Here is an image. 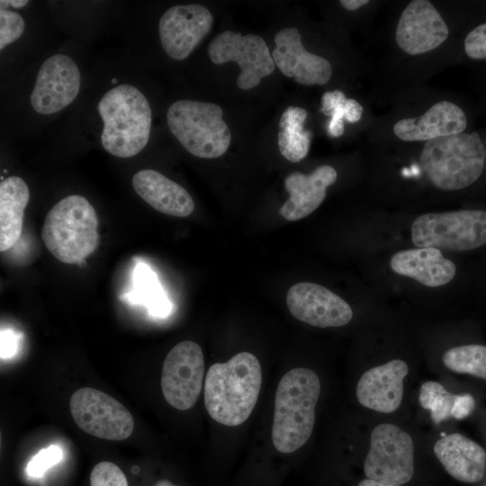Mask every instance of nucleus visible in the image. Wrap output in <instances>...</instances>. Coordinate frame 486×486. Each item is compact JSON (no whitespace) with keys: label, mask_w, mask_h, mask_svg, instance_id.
<instances>
[{"label":"nucleus","mask_w":486,"mask_h":486,"mask_svg":"<svg viewBox=\"0 0 486 486\" xmlns=\"http://www.w3.org/2000/svg\"><path fill=\"white\" fill-rule=\"evenodd\" d=\"M262 384L258 359L240 352L226 363H216L207 371L204 404L208 414L225 426H238L250 416Z\"/></svg>","instance_id":"1"},{"label":"nucleus","mask_w":486,"mask_h":486,"mask_svg":"<svg viewBox=\"0 0 486 486\" xmlns=\"http://www.w3.org/2000/svg\"><path fill=\"white\" fill-rule=\"evenodd\" d=\"M320 390L319 376L308 368H293L281 378L272 427V441L277 451L292 453L309 440Z\"/></svg>","instance_id":"2"},{"label":"nucleus","mask_w":486,"mask_h":486,"mask_svg":"<svg viewBox=\"0 0 486 486\" xmlns=\"http://www.w3.org/2000/svg\"><path fill=\"white\" fill-rule=\"evenodd\" d=\"M98 112L104 122L101 142L118 158H130L147 145L152 112L145 95L137 87L118 85L100 99Z\"/></svg>","instance_id":"3"},{"label":"nucleus","mask_w":486,"mask_h":486,"mask_svg":"<svg viewBox=\"0 0 486 486\" xmlns=\"http://www.w3.org/2000/svg\"><path fill=\"white\" fill-rule=\"evenodd\" d=\"M41 238L52 256L65 264H80L97 248L98 218L86 198L74 194L47 213Z\"/></svg>","instance_id":"4"},{"label":"nucleus","mask_w":486,"mask_h":486,"mask_svg":"<svg viewBox=\"0 0 486 486\" xmlns=\"http://www.w3.org/2000/svg\"><path fill=\"white\" fill-rule=\"evenodd\" d=\"M485 158L486 148L480 135L462 132L426 141L419 163L433 185L455 191L481 176Z\"/></svg>","instance_id":"5"},{"label":"nucleus","mask_w":486,"mask_h":486,"mask_svg":"<svg viewBox=\"0 0 486 486\" xmlns=\"http://www.w3.org/2000/svg\"><path fill=\"white\" fill-rule=\"evenodd\" d=\"M218 104L192 100L173 103L166 112L171 133L192 155L215 158L229 148L231 134Z\"/></svg>","instance_id":"6"},{"label":"nucleus","mask_w":486,"mask_h":486,"mask_svg":"<svg viewBox=\"0 0 486 486\" xmlns=\"http://www.w3.org/2000/svg\"><path fill=\"white\" fill-rule=\"evenodd\" d=\"M411 238L417 248H478L486 244V212L460 210L420 215L412 223Z\"/></svg>","instance_id":"7"},{"label":"nucleus","mask_w":486,"mask_h":486,"mask_svg":"<svg viewBox=\"0 0 486 486\" xmlns=\"http://www.w3.org/2000/svg\"><path fill=\"white\" fill-rule=\"evenodd\" d=\"M366 478L400 485L414 473V444L411 436L398 426L377 425L372 431L370 448L364 463Z\"/></svg>","instance_id":"8"},{"label":"nucleus","mask_w":486,"mask_h":486,"mask_svg":"<svg viewBox=\"0 0 486 486\" xmlns=\"http://www.w3.org/2000/svg\"><path fill=\"white\" fill-rule=\"evenodd\" d=\"M69 409L77 427L99 438L124 440L134 428L130 412L112 396L94 388L76 391L70 398Z\"/></svg>","instance_id":"9"},{"label":"nucleus","mask_w":486,"mask_h":486,"mask_svg":"<svg viewBox=\"0 0 486 486\" xmlns=\"http://www.w3.org/2000/svg\"><path fill=\"white\" fill-rule=\"evenodd\" d=\"M208 55L216 65L236 62L241 71L237 85L243 90L256 87L263 77L271 75L275 68L265 40L256 34L222 32L209 43Z\"/></svg>","instance_id":"10"},{"label":"nucleus","mask_w":486,"mask_h":486,"mask_svg":"<svg viewBox=\"0 0 486 486\" xmlns=\"http://www.w3.org/2000/svg\"><path fill=\"white\" fill-rule=\"evenodd\" d=\"M204 375V357L201 346L185 340L166 355L161 373V390L166 402L185 410L197 401Z\"/></svg>","instance_id":"11"},{"label":"nucleus","mask_w":486,"mask_h":486,"mask_svg":"<svg viewBox=\"0 0 486 486\" xmlns=\"http://www.w3.org/2000/svg\"><path fill=\"white\" fill-rule=\"evenodd\" d=\"M212 23V14L202 4L172 6L159 20L158 32L163 50L173 59L186 58L210 32Z\"/></svg>","instance_id":"12"},{"label":"nucleus","mask_w":486,"mask_h":486,"mask_svg":"<svg viewBox=\"0 0 486 486\" xmlns=\"http://www.w3.org/2000/svg\"><path fill=\"white\" fill-rule=\"evenodd\" d=\"M80 85V71L70 57L50 56L39 69L30 97L31 104L41 114L57 112L75 100Z\"/></svg>","instance_id":"13"},{"label":"nucleus","mask_w":486,"mask_h":486,"mask_svg":"<svg viewBox=\"0 0 486 486\" xmlns=\"http://www.w3.org/2000/svg\"><path fill=\"white\" fill-rule=\"evenodd\" d=\"M286 304L297 320L318 328L342 327L353 318L350 305L328 288L302 282L290 287Z\"/></svg>","instance_id":"14"},{"label":"nucleus","mask_w":486,"mask_h":486,"mask_svg":"<svg viewBox=\"0 0 486 486\" xmlns=\"http://www.w3.org/2000/svg\"><path fill=\"white\" fill-rule=\"evenodd\" d=\"M448 34L446 22L430 1L413 0L400 14L395 40L400 50L415 56L436 49Z\"/></svg>","instance_id":"15"},{"label":"nucleus","mask_w":486,"mask_h":486,"mask_svg":"<svg viewBox=\"0 0 486 486\" xmlns=\"http://www.w3.org/2000/svg\"><path fill=\"white\" fill-rule=\"evenodd\" d=\"M272 58L287 77L302 85H325L332 76V67L325 58L307 51L297 28H284L274 36Z\"/></svg>","instance_id":"16"},{"label":"nucleus","mask_w":486,"mask_h":486,"mask_svg":"<svg viewBox=\"0 0 486 486\" xmlns=\"http://www.w3.org/2000/svg\"><path fill=\"white\" fill-rule=\"evenodd\" d=\"M408 373V364L400 359L367 370L356 385L359 403L382 413L395 411L402 400L403 381Z\"/></svg>","instance_id":"17"},{"label":"nucleus","mask_w":486,"mask_h":486,"mask_svg":"<svg viewBox=\"0 0 486 486\" xmlns=\"http://www.w3.org/2000/svg\"><path fill=\"white\" fill-rule=\"evenodd\" d=\"M338 178L337 171L329 165L318 166L310 174L292 172L284 179L289 199L279 210L287 220H298L312 213L324 201L327 188Z\"/></svg>","instance_id":"18"},{"label":"nucleus","mask_w":486,"mask_h":486,"mask_svg":"<svg viewBox=\"0 0 486 486\" xmlns=\"http://www.w3.org/2000/svg\"><path fill=\"white\" fill-rule=\"evenodd\" d=\"M466 126V115L457 104L440 101L421 116L398 121L393 132L403 141H428L462 133Z\"/></svg>","instance_id":"19"},{"label":"nucleus","mask_w":486,"mask_h":486,"mask_svg":"<svg viewBox=\"0 0 486 486\" xmlns=\"http://www.w3.org/2000/svg\"><path fill=\"white\" fill-rule=\"evenodd\" d=\"M434 453L445 470L462 482H480L486 471V451L472 439L459 433L437 440Z\"/></svg>","instance_id":"20"},{"label":"nucleus","mask_w":486,"mask_h":486,"mask_svg":"<svg viewBox=\"0 0 486 486\" xmlns=\"http://www.w3.org/2000/svg\"><path fill=\"white\" fill-rule=\"evenodd\" d=\"M132 185L148 204L161 213L184 218L194 210L189 193L158 171H138L132 177Z\"/></svg>","instance_id":"21"},{"label":"nucleus","mask_w":486,"mask_h":486,"mask_svg":"<svg viewBox=\"0 0 486 486\" xmlns=\"http://www.w3.org/2000/svg\"><path fill=\"white\" fill-rule=\"evenodd\" d=\"M392 270L410 277L423 285L438 287L451 282L456 266L446 258L441 250L434 248H418L398 251L390 261Z\"/></svg>","instance_id":"22"},{"label":"nucleus","mask_w":486,"mask_h":486,"mask_svg":"<svg viewBox=\"0 0 486 486\" xmlns=\"http://www.w3.org/2000/svg\"><path fill=\"white\" fill-rule=\"evenodd\" d=\"M30 190L19 176H10L0 184V250L10 249L19 239Z\"/></svg>","instance_id":"23"},{"label":"nucleus","mask_w":486,"mask_h":486,"mask_svg":"<svg viewBox=\"0 0 486 486\" xmlns=\"http://www.w3.org/2000/svg\"><path fill=\"white\" fill-rule=\"evenodd\" d=\"M307 115L305 109L291 105L284 110L279 122V151L293 163L300 162L309 152L312 134L303 127Z\"/></svg>","instance_id":"24"},{"label":"nucleus","mask_w":486,"mask_h":486,"mask_svg":"<svg viewBox=\"0 0 486 486\" xmlns=\"http://www.w3.org/2000/svg\"><path fill=\"white\" fill-rule=\"evenodd\" d=\"M445 366L453 372L486 380V346L464 345L446 350L442 357Z\"/></svg>","instance_id":"25"},{"label":"nucleus","mask_w":486,"mask_h":486,"mask_svg":"<svg viewBox=\"0 0 486 486\" xmlns=\"http://www.w3.org/2000/svg\"><path fill=\"white\" fill-rule=\"evenodd\" d=\"M455 396L447 392L441 383L428 381L420 387L418 401L422 408L430 411L432 421L438 424L453 418L452 410Z\"/></svg>","instance_id":"26"},{"label":"nucleus","mask_w":486,"mask_h":486,"mask_svg":"<svg viewBox=\"0 0 486 486\" xmlns=\"http://www.w3.org/2000/svg\"><path fill=\"white\" fill-rule=\"evenodd\" d=\"M347 100L340 90L326 92L321 96L320 111L330 117L328 123V133L330 137L338 138L343 135L347 112Z\"/></svg>","instance_id":"27"},{"label":"nucleus","mask_w":486,"mask_h":486,"mask_svg":"<svg viewBox=\"0 0 486 486\" xmlns=\"http://www.w3.org/2000/svg\"><path fill=\"white\" fill-rule=\"evenodd\" d=\"M25 23L18 13L8 9L0 10V50L18 40L23 33Z\"/></svg>","instance_id":"28"},{"label":"nucleus","mask_w":486,"mask_h":486,"mask_svg":"<svg viewBox=\"0 0 486 486\" xmlns=\"http://www.w3.org/2000/svg\"><path fill=\"white\" fill-rule=\"evenodd\" d=\"M91 486H128L122 471L113 463L104 461L98 463L90 474Z\"/></svg>","instance_id":"29"},{"label":"nucleus","mask_w":486,"mask_h":486,"mask_svg":"<svg viewBox=\"0 0 486 486\" xmlns=\"http://www.w3.org/2000/svg\"><path fill=\"white\" fill-rule=\"evenodd\" d=\"M62 449L57 445L39 451L28 463L26 472L28 475L35 478L41 477L49 469L62 459Z\"/></svg>","instance_id":"30"},{"label":"nucleus","mask_w":486,"mask_h":486,"mask_svg":"<svg viewBox=\"0 0 486 486\" xmlns=\"http://www.w3.org/2000/svg\"><path fill=\"white\" fill-rule=\"evenodd\" d=\"M465 54L472 59H486V22L471 31L464 40Z\"/></svg>","instance_id":"31"},{"label":"nucleus","mask_w":486,"mask_h":486,"mask_svg":"<svg viewBox=\"0 0 486 486\" xmlns=\"http://www.w3.org/2000/svg\"><path fill=\"white\" fill-rule=\"evenodd\" d=\"M475 407V400L471 394L456 395L452 410V416L456 419L468 417Z\"/></svg>","instance_id":"32"},{"label":"nucleus","mask_w":486,"mask_h":486,"mask_svg":"<svg viewBox=\"0 0 486 486\" xmlns=\"http://www.w3.org/2000/svg\"><path fill=\"white\" fill-rule=\"evenodd\" d=\"M17 338L11 330L1 331V358H8L16 353Z\"/></svg>","instance_id":"33"},{"label":"nucleus","mask_w":486,"mask_h":486,"mask_svg":"<svg viewBox=\"0 0 486 486\" xmlns=\"http://www.w3.org/2000/svg\"><path fill=\"white\" fill-rule=\"evenodd\" d=\"M340 4L348 11H355L369 3L368 0H341Z\"/></svg>","instance_id":"34"},{"label":"nucleus","mask_w":486,"mask_h":486,"mask_svg":"<svg viewBox=\"0 0 486 486\" xmlns=\"http://www.w3.org/2000/svg\"><path fill=\"white\" fill-rule=\"evenodd\" d=\"M358 486H400V485L387 484V483L380 482L366 478V479L362 480L358 483Z\"/></svg>","instance_id":"35"},{"label":"nucleus","mask_w":486,"mask_h":486,"mask_svg":"<svg viewBox=\"0 0 486 486\" xmlns=\"http://www.w3.org/2000/svg\"><path fill=\"white\" fill-rule=\"evenodd\" d=\"M8 3L14 8H21L25 6L29 2L26 0H12L8 1Z\"/></svg>","instance_id":"36"},{"label":"nucleus","mask_w":486,"mask_h":486,"mask_svg":"<svg viewBox=\"0 0 486 486\" xmlns=\"http://www.w3.org/2000/svg\"><path fill=\"white\" fill-rule=\"evenodd\" d=\"M155 486H176L172 484L169 481L161 480Z\"/></svg>","instance_id":"37"}]
</instances>
